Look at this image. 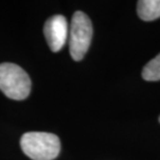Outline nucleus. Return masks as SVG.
Instances as JSON below:
<instances>
[{
  "label": "nucleus",
  "mask_w": 160,
  "mask_h": 160,
  "mask_svg": "<svg viewBox=\"0 0 160 160\" xmlns=\"http://www.w3.org/2000/svg\"><path fill=\"white\" fill-rule=\"evenodd\" d=\"M20 146L24 154L32 160H53L60 152L58 136L49 132L25 133L21 137Z\"/></svg>",
  "instance_id": "1"
},
{
  "label": "nucleus",
  "mask_w": 160,
  "mask_h": 160,
  "mask_svg": "<svg viewBox=\"0 0 160 160\" xmlns=\"http://www.w3.org/2000/svg\"><path fill=\"white\" fill-rule=\"evenodd\" d=\"M31 81L21 67L12 62L0 63V91L12 100H24L30 94Z\"/></svg>",
  "instance_id": "2"
},
{
  "label": "nucleus",
  "mask_w": 160,
  "mask_h": 160,
  "mask_svg": "<svg viewBox=\"0 0 160 160\" xmlns=\"http://www.w3.org/2000/svg\"><path fill=\"white\" fill-rule=\"evenodd\" d=\"M92 38V25L88 16L82 12H74L69 29V46L72 58L79 62L88 52Z\"/></svg>",
  "instance_id": "3"
},
{
  "label": "nucleus",
  "mask_w": 160,
  "mask_h": 160,
  "mask_svg": "<svg viewBox=\"0 0 160 160\" xmlns=\"http://www.w3.org/2000/svg\"><path fill=\"white\" fill-rule=\"evenodd\" d=\"M44 34L51 51L57 52L65 46L69 38V25L62 15L52 16L44 25Z\"/></svg>",
  "instance_id": "4"
},
{
  "label": "nucleus",
  "mask_w": 160,
  "mask_h": 160,
  "mask_svg": "<svg viewBox=\"0 0 160 160\" xmlns=\"http://www.w3.org/2000/svg\"><path fill=\"white\" fill-rule=\"evenodd\" d=\"M137 14L143 21H154L160 17V0H140L137 2Z\"/></svg>",
  "instance_id": "5"
},
{
  "label": "nucleus",
  "mask_w": 160,
  "mask_h": 160,
  "mask_svg": "<svg viewBox=\"0 0 160 160\" xmlns=\"http://www.w3.org/2000/svg\"><path fill=\"white\" fill-rule=\"evenodd\" d=\"M142 78L147 81L160 80V53L147 63L142 72Z\"/></svg>",
  "instance_id": "6"
},
{
  "label": "nucleus",
  "mask_w": 160,
  "mask_h": 160,
  "mask_svg": "<svg viewBox=\"0 0 160 160\" xmlns=\"http://www.w3.org/2000/svg\"><path fill=\"white\" fill-rule=\"evenodd\" d=\"M159 122H160V117H159Z\"/></svg>",
  "instance_id": "7"
}]
</instances>
